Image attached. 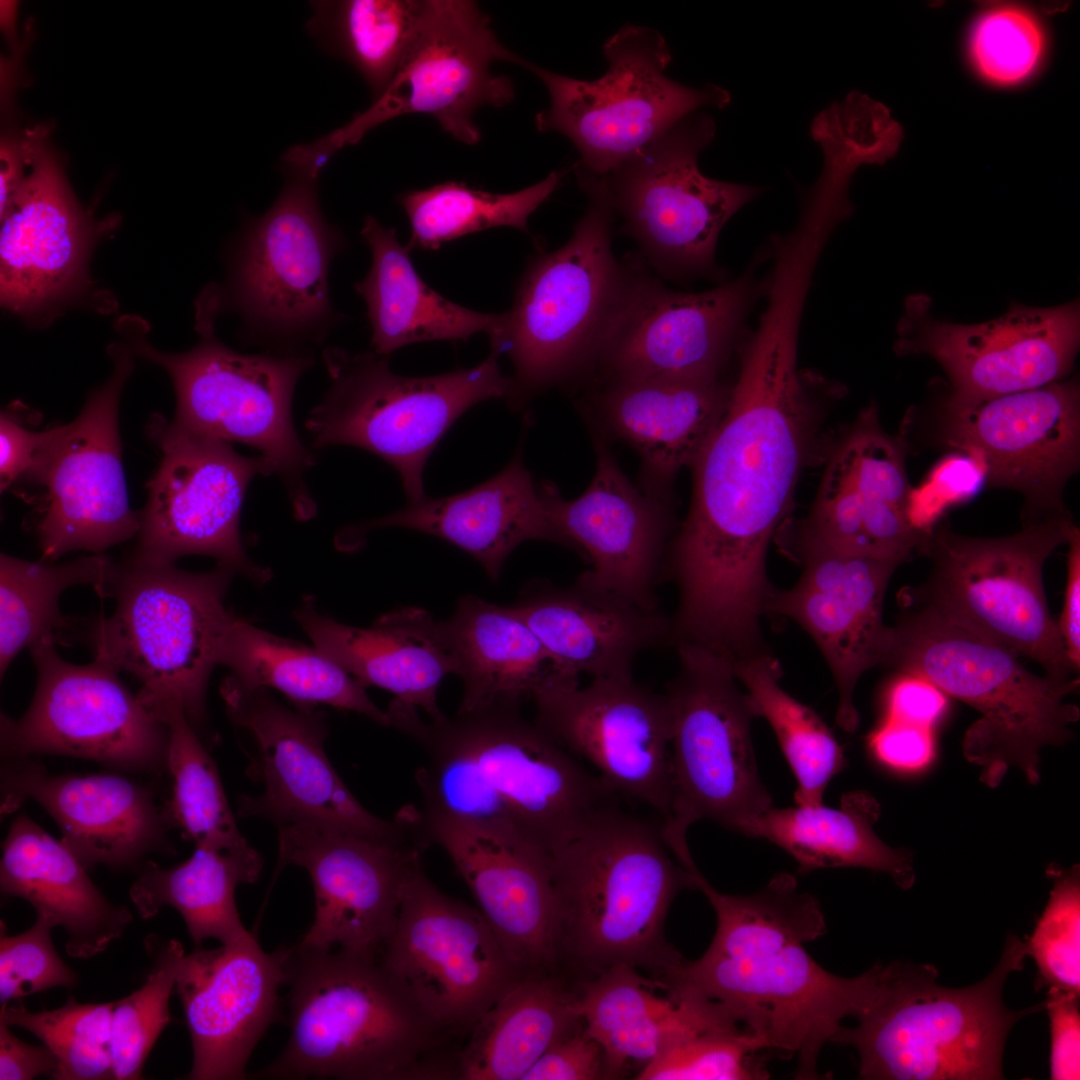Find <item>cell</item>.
Returning a JSON list of instances; mask_svg holds the SVG:
<instances>
[{
  "label": "cell",
  "mask_w": 1080,
  "mask_h": 1080,
  "mask_svg": "<svg viewBox=\"0 0 1080 1080\" xmlns=\"http://www.w3.org/2000/svg\"><path fill=\"white\" fill-rule=\"evenodd\" d=\"M825 389L796 370L787 338L767 337L746 353L728 407L692 464L691 504L668 552L686 621L724 632L760 623L775 589L768 546L810 457Z\"/></svg>",
  "instance_id": "obj_1"
},
{
  "label": "cell",
  "mask_w": 1080,
  "mask_h": 1080,
  "mask_svg": "<svg viewBox=\"0 0 1080 1080\" xmlns=\"http://www.w3.org/2000/svg\"><path fill=\"white\" fill-rule=\"evenodd\" d=\"M695 888L712 905L717 928L706 952L684 960L672 983L718 1002L759 1043L790 1059L796 1079L820 1078L819 1054L875 996L883 964L854 978L822 968L805 949L826 933L818 900L800 892L796 878L779 873L761 890L732 895L716 890L700 873Z\"/></svg>",
  "instance_id": "obj_2"
},
{
  "label": "cell",
  "mask_w": 1080,
  "mask_h": 1080,
  "mask_svg": "<svg viewBox=\"0 0 1080 1080\" xmlns=\"http://www.w3.org/2000/svg\"><path fill=\"white\" fill-rule=\"evenodd\" d=\"M387 712L425 764L415 773L421 810L510 837L549 854L574 839L616 795L553 741L520 706L457 712L424 722Z\"/></svg>",
  "instance_id": "obj_3"
},
{
  "label": "cell",
  "mask_w": 1080,
  "mask_h": 1080,
  "mask_svg": "<svg viewBox=\"0 0 1080 1080\" xmlns=\"http://www.w3.org/2000/svg\"><path fill=\"white\" fill-rule=\"evenodd\" d=\"M693 873L668 847L662 821L614 802L600 810L552 854L560 975L577 983L627 964L669 980L685 959L666 940L665 920L676 895L695 889Z\"/></svg>",
  "instance_id": "obj_4"
},
{
  "label": "cell",
  "mask_w": 1080,
  "mask_h": 1080,
  "mask_svg": "<svg viewBox=\"0 0 1080 1080\" xmlns=\"http://www.w3.org/2000/svg\"><path fill=\"white\" fill-rule=\"evenodd\" d=\"M289 1038L261 1079H457L462 1043L433 1025L379 960L296 944Z\"/></svg>",
  "instance_id": "obj_5"
},
{
  "label": "cell",
  "mask_w": 1080,
  "mask_h": 1080,
  "mask_svg": "<svg viewBox=\"0 0 1080 1080\" xmlns=\"http://www.w3.org/2000/svg\"><path fill=\"white\" fill-rule=\"evenodd\" d=\"M902 612L884 666L923 678L981 716L967 729L963 755L981 768L980 780L1000 785L1010 767L1040 781V749L1070 739L1080 718L1066 698L1079 678L1053 679L1029 671L1014 651L950 622L931 608L901 600Z\"/></svg>",
  "instance_id": "obj_6"
},
{
  "label": "cell",
  "mask_w": 1080,
  "mask_h": 1080,
  "mask_svg": "<svg viewBox=\"0 0 1080 1080\" xmlns=\"http://www.w3.org/2000/svg\"><path fill=\"white\" fill-rule=\"evenodd\" d=\"M1024 941L1008 934L1000 961L983 980L965 987L937 984L931 964L884 965L878 990L832 1043L853 1047L859 1077L869 1080L1003 1079L1007 1036L1039 1003L1011 1010L1003 1002L1008 975L1023 969Z\"/></svg>",
  "instance_id": "obj_7"
},
{
  "label": "cell",
  "mask_w": 1080,
  "mask_h": 1080,
  "mask_svg": "<svg viewBox=\"0 0 1080 1080\" xmlns=\"http://www.w3.org/2000/svg\"><path fill=\"white\" fill-rule=\"evenodd\" d=\"M588 206L570 239L529 262L512 307L489 336L491 353L514 367L512 407L597 365L629 292L638 260L619 262L612 251L615 217L603 176L576 169Z\"/></svg>",
  "instance_id": "obj_8"
},
{
  "label": "cell",
  "mask_w": 1080,
  "mask_h": 1080,
  "mask_svg": "<svg viewBox=\"0 0 1080 1080\" xmlns=\"http://www.w3.org/2000/svg\"><path fill=\"white\" fill-rule=\"evenodd\" d=\"M236 571L217 563L205 572L131 555L118 564L108 597L110 617L94 622L95 654L134 676L139 697L173 701L196 730L206 715V689L235 614L225 605Z\"/></svg>",
  "instance_id": "obj_9"
},
{
  "label": "cell",
  "mask_w": 1080,
  "mask_h": 1080,
  "mask_svg": "<svg viewBox=\"0 0 1080 1080\" xmlns=\"http://www.w3.org/2000/svg\"><path fill=\"white\" fill-rule=\"evenodd\" d=\"M1072 517L1022 525L1000 537L955 533L944 521L929 534L923 556L931 561L924 582L900 599L933 609L967 631L1025 656L1045 675L1073 678V667L1043 583V567L1067 541Z\"/></svg>",
  "instance_id": "obj_10"
},
{
  "label": "cell",
  "mask_w": 1080,
  "mask_h": 1080,
  "mask_svg": "<svg viewBox=\"0 0 1080 1080\" xmlns=\"http://www.w3.org/2000/svg\"><path fill=\"white\" fill-rule=\"evenodd\" d=\"M322 358L330 386L306 421L313 448L349 445L381 457L400 474L408 502L426 496L425 464L456 419L511 392L493 353L473 368L427 377L396 374L375 352L329 347Z\"/></svg>",
  "instance_id": "obj_11"
},
{
  "label": "cell",
  "mask_w": 1080,
  "mask_h": 1080,
  "mask_svg": "<svg viewBox=\"0 0 1080 1080\" xmlns=\"http://www.w3.org/2000/svg\"><path fill=\"white\" fill-rule=\"evenodd\" d=\"M218 314L205 295L198 306L200 340L195 347L165 353L137 337L134 351L169 374L176 392V427L257 449L284 482L296 515L306 519L316 506L304 474L315 461L294 427L292 398L313 357L239 353L217 339Z\"/></svg>",
  "instance_id": "obj_12"
},
{
  "label": "cell",
  "mask_w": 1080,
  "mask_h": 1080,
  "mask_svg": "<svg viewBox=\"0 0 1080 1080\" xmlns=\"http://www.w3.org/2000/svg\"><path fill=\"white\" fill-rule=\"evenodd\" d=\"M679 665L666 684L671 715L673 798L663 823L673 855L690 852L686 833L709 819L738 831L772 807L751 738L758 709L741 689L732 664L696 645L675 647Z\"/></svg>",
  "instance_id": "obj_13"
},
{
  "label": "cell",
  "mask_w": 1080,
  "mask_h": 1080,
  "mask_svg": "<svg viewBox=\"0 0 1080 1080\" xmlns=\"http://www.w3.org/2000/svg\"><path fill=\"white\" fill-rule=\"evenodd\" d=\"M608 67L586 81L551 72L525 60L543 82L549 105L537 113L541 132L567 137L580 154L576 168L605 176L676 122L705 106L724 108L727 90L692 88L666 76L672 61L655 29L625 25L603 45Z\"/></svg>",
  "instance_id": "obj_14"
},
{
  "label": "cell",
  "mask_w": 1080,
  "mask_h": 1080,
  "mask_svg": "<svg viewBox=\"0 0 1080 1080\" xmlns=\"http://www.w3.org/2000/svg\"><path fill=\"white\" fill-rule=\"evenodd\" d=\"M715 131L710 115L691 113L603 176L621 231L664 278L715 276L722 228L760 192L700 172L699 154Z\"/></svg>",
  "instance_id": "obj_15"
},
{
  "label": "cell",
  "mask_w": 1080,
  "mask_h": 1080,
  "mask_svg": "<svg viewBox=\"0 0 1080 1080\" xmlns=\"http://www.w3.org/2000/svg\"><path fill=\"white\" fill-rule=\"evenodd\" d=\"M285 170L287 180L275 202L243 230L227 293L217 291L216 298L220 312L234 309L257 336L291 354L302 342L321 343L340 319L331 304L328 272L346 242L323 216L318 178Z\"/></svg>",
  "instance_id": "obj_16"
},
{
  "label": "cell",
  "mask_w": 1080,
  "mask_h": 1080,
  "mask_svg": "<svg viewBox=\"0 0 1080 1080\" xmlns=\"http://www.w3.org/2000/svg\"><path fill=\"white\" fill-rule=\"evenodd\" d=\"M497 61L522 66L525 59L499 41L474 1L421 0L412 41L387 89L368 109L311 142L310 148L329 159L374 127L411 113L433 117L454 139L474 145L481 139L475 112L484 106L504 107L515 95L510 78L492 72Z\"/></svg>",
  "instance_id": "obj_17"
},
{
  "label": "cell",
  "mask_w": 1080,
  "mask_h": 1080,
  "mask_svg": "<svg viewBox=\"0 0 1080 1080\" xmlns=\"http://www.w3.org/2000/svg\"><path fill=\"white\" fill-rule=\"evenodd\" d=\"M43 638L29 651L37 670L33 699L23 716L1 715L5 760L65 755L145 773L167 769L169 732L119 677L107 658L77 665Z\"/></svg>",
  "instance_id": "obj_18"
},
{
  "label": "cell",
  "mask_w": 1080,
  "mask_h": 1080,
  "mask_svg": "<svg viewBox=\"0 0 1080 1080\" xmlns=\"http://www.w3.org/2000/svg\"><path fill=\"white\" fill-rule=\"evenodd\" d=\"M379 961L419 1011L462 1044L523 979L481 912L441 892L422 864L404 888Z\"/></svg>",
  "instance_id": "obj_19"
},
{
  "label": "cell",
  "mask_w": 1080,
  "mask_h": 1080,
  "mask_svg": "<svg viewBox=\"0 0 1080 1080\" xmlns=\"http://www.w3.org/2000/svg\"><path fill=\"white\" fill-rule=\"evenodd\" d=\"M109 353L114 362L109 379L72 422L48 430L24 478L45 488L34 520L45 561L74 550L102 554L140 529L141 512L129 506L118 424L122 388L134 366L132 351L114 344Z\"/></svg>",
  "instance_id": "obj_20"
},
{
  "label": "cell",
  "mask_w": 1080,
  "mask_h": 1080,
  "mask_svg": "<svg viewBox=\"0 0 1080 1080\" xmlns=\"http://www.w3.org/2000/svg\"><path fill=\"white\" fill-rule=\"evenodd\" d=\"M146 431L162 456L147 484L132 554L167 562L207 555L265 584L271 572L247 556L239 522L251 480L272 474L267 461L241 455L229 442L184 431L159 414L151 416Z\"/></svg>",
  "instance_id": "obj_21"
},
{
  "label": "cell",
  "mask_w": 1080,
  "mask_h": 1080,
  "mask_svg": "<svg viewBox=\"0 0 1080 1080\" xmlns=\"http://www.w3.org/2000/svg\"><path fill=\"white\" fill-rule=\"evenodd\" d=\"M925 294L909 295L897 324L894 350L927 355L949 381L944 410L1065 379L1080 345L1078 300L1053 307L1013 303L998 318L977 324L939 320Z\"/></svg>",
  "instance_id": "obj_22"
},
{
  "label": "cell",
  "mask_w": 1080,
  "mask_h": 1080,
  "mask_svg": "<svg viewBox=\"0 0 1080 1080\" xmlns=\"http://www.w3.org/2000/svg\"><path fill=\"white\" fill-rule=\"evenodd\" d=\"M221 694L231 721L254 739L256 756L249 768L263 786L258 796L243 795V818H266L277 826L317 824L393 842H415L405 813L379 818L353 796L324 750L328 727L323 711L312 705L288 708L266 688H246L232 676Z\"/></svg>",
  "instance_id": "obj_23"
},
{
  "label": "cell",
  "mask_w": 1080,
  "mask_h": 1080,
  "mask_svg": "<svg viewBox=\"0 0 1080 1080\" xmlns=\"http://www.w3.org/2000/svg\"><path fill=\"white\" fill-rule=\"evenodd\" d=\"M535 724L587 760L617 795L645 804L663 823L673 798L671 715L665 694L634 678L562 677L539 689Z\"/></svg>",
  "instance_id": "obj_24"
},
{
  "label": "cell",
  "mask_w": 1080,
  "mask_h": 1080,
  "mask_svg": "<svg viewBox=\"0 0 1080 1080\" xmlns=\"http://www.w3.org/2000/svg\"><path fill=\"white\" fill-rule=\"evenodd\" d=\"M274 878L289 865L305 869L315 895L314 919L297 943L379 960L398 918L404 888L426 850L309 823L279 826Z\"/></svg>",
  "instance_id": "obj_25"
},
{
  "label": "cell",
  "mask_w": 1080,
  "mask_h": 1080,
  "mask_svg": "<svg viewBox=\"0 0 1080 1080\" xmlns=\"http://www.w3.org/2000/svg\"><path fill=\"white\" fill-rule=\"evenodd\" d=\"M943 434L981 460L990 487L1025 496L1022 525L1070 515L1062 495L1080 466L1076 377L944 410Z\"/></svg>",
  "instance_id": "obj_26"
},
{
  "label": "cell",
  "mask_w": 1080,
  "mask_h": 1080,
  "mask_svg": "<svg viewBox=\"0 0 1080 1080\" xmlns=\"http://www.w3.org/2000/svg\"><path fill=\"white\" fill-rule=\"evenodd\" d=\"M27 167L0 210L2 305L26 318L51 312L88 286L87 262L101 231L75 198L42 127L23 134Z\"/></svg>",
  "instance_id": "obj_27"
},
{
  "label": "cell",
  "mask_w": 1080,
  "mask_h": 1080,
  "mask_svg": "<svg viewBox=\"0 0 1080 1080\" xmlns=\"http://www.w3.org/2000/svg\"><path fill=\"white\" fill-rule=\"evenodd\" d=\"M646 266L641 257L597 365L613 382L716 378L757 293L752 277L686 293Z\"/></svg>",
  "instance_id": "obj_28"
},
{
  "label": "cell",
  "mask_w": 1080,
  "mask_h": 1080,
  "mask_svg": "<svg viewBox=\"0 0 1080 1080\" xmlns=\"http://www.w3.org/2000/svg\"><path fill=\"white\" fill-rule=\"evenodd\" d=\"M794 543L802 574L792 588H775L766 614L794 620L815 641L838 690L836 723L853 733L859 725L856 685L867 670L883 665L890 648L893 629L883 622V603L902 563L841 552L798 531Z\"/></svg>",
  "instance_id": "obj_29"
},
{
  "label": "cell",
  "mask_w": 1080,
  "mask_h": 1080,
  "mask_svg": "<svg viewBox=\"0 0 1080 1080\" xmlns=\"http://www.w3.org/2000/svg\"><path fill=\"white\" fill-rule=\"evenodd\" d=\"M901 435L887 434L868 406L837 441L808 518L797 531L835 550L903 563L922 555L929 528L911 516Z\"/></svg>",
  "instance_id": "obj_30"
},
{
  "label": "cell",
  "mask_w": 1080,
  "mask_h": 1080,
  "mask_svg": "<svg viewBox=\"0 0 1080 1080\" xmlns=\"http://www.w3.org/2000/svg\"><path fill=\"white\" fill-rule=\"evenodd\" d=\"M412 819L427 848L447 853L521 977L559 974L552 855L414 805Z\"/></svg>",
  "instance_id": "obj_31"
},
{
  "label": "cell",
  "mask_w": 1080,
  "mask_h": 1080,
  "mask_svg": "<svg viewBox=\"0 0 1080 1080\" xmlns=\"http://www.w3.org/2000/svg\"><path fill=\"white\" fill-rule=\"evenodd\" d=\"M289 948L268 953L255 933L215 949L195 947L178 964L175 990L193 1050L187 1079L240 1080L279 1014Z\"/></svg>",
  "instance_id": "obj_32"
},
{
  "label": "cell",
  "mask_w": 1080,
  "mask_h": 1080,
  "mask_svg": "<svg viewBox=\"0 0 1080 1080\" xmlns=\"http://www.w3.org/2000/svg\"><path fill=\"white\" fill-rule=\"evenodd\" d=\"M27 800L39 803L81 864L115 869L138 866L152 852H172L171 825L145 786L116 774L51 775L28 758L6 760L1 770V813Z\"/></svg>",
  "instance_id": "obj_33"
},
{
  "label": "cell",
  "mask_w": 1080,
  "mask_h": 1080,
  "mask_svg": "<svg viewBox=\"0 0 1080 1080\" xmlns=\"http://www.w3.org/2000/svg\"><path fill=\"white\" fill-rule=\"evenodd\" d=\"M597 466L578 498L566 501L551 485L541 492L562 544L584 551L598 582L650 609H661L657 590L666 577L667 512L636 490L606 445L596 441Z\"/></svg>",
  "instance_id": "obj_34"
},
{
  "label": "cell",
  "mask_w": 1080,
  "mask_h": 1080,
  "mask_svg": "<svg viewBox=\"0 0 1080 1080\" xmlns=\"http://www.w3.org/2000/svg\"><path fill=\"white\" fill-rule=\"evenodd\" d=\"M512 607L557 663L578 676L633 678L642 652L672 646L670 616L605 586L588 571L568 586L529 583Z\"/></svg>",
  "instance_id": "obj_35"
},
{
  "label": "cell",
  "mask_w": 1080,
  "mask_h": 1080,
  "mask_svg": "<svg viewBox=\"0 0 1080 1080\" xmlns=\"http://www.w3.org/2000/svg\"><path fill=\"white\" fill-rule=\"evenodd\" d=\"M574 986L576 1011L604 1051L607 1079L619 1078L629 1062L644 1066L691 1035L742 1027L698 991L646 977L627 964Z\"/></svg>",
  "instance_id": "obj_36"
},
{
  "label": "cell",
  "mask_w": 1080,
  "mask_h": 1080,
  "mask_svg": "<svg viewBox=\"0 0 1080 1080\" xmlns=\"http://www.w3.org/2000/svg\"><path fill=\"white\" fill-rule=\"evenodd\" d=\"M294 617L314 646L365 688L391 692V704L423 710L430 720L445 715L437 703L442 679L457 665L426 610L406 607L382 615L368 628L336 621L303 599Z\"/></svg>",
  "instance_id": "obj_37"
},
{
  "label": "cell",
  "mask_w": 1080,
  "mask_h": 1080,
  "mask_svg": "<svg viewBox=\"0 0 1080 1080\" xmlns=\"http://www.w3.org/2000/svg\"><path fill=\"white\" fill-rule=\"evenodd\" d=\"M403 527L424 532L472 555L496 581L508 555L528 540L560 545L541 489H537L521 456L496 476L460 494L423 497L394 513L362 522L342 533L343 546L356 545L371 529Z\"/></svg>",
  "instance_id": "obj_38"
},
{
  "label": "cell",
  "mask_w": 1080,
  "mask_h": 1080,
  "mask_svg": "<svg viewBox=\"0 0 1080 1080\" xmlns=\"http://www.w3.org/2000/svg\"><path fill=\"white\" fill-rule=\"evenodd\" d=\"M86 871L62 840L25 813L14 819L2 843L1 892L26 900L36 916L63 927L65 950L79 959L104 951L133 919L126 906L102 894Z\"/></svg>",
  "instance_id": "obj_39"
},
{
  "label": "cell",
  "mask_w": 1080,
  "mask_h": 1080,
  "mask_svg": "<svg viewBox=\"0 0 1080 1080\" xmlns=\"http://www.w3.org/2000/svg\"><path fill=\"white\" fill-rule=\"evenodd\" d=\"M438 627L463 682L458 712L521 706L549 682L579 677L557 663L512 606L467 595Z\"/></svg>",
  "instance_id": "obj_40"
},
{
  "label": "cell",
  "mask_w": 1080,
  "mask_h": 1080,
  "mask_svg": "<svg viewBox=\"0 0 1080 1080\" xmlns=\"http://www.w3.org/2000/svg\"><path fill=\"white\" fill-rule=\"evenodd\" d=\"M731 392L717 377L612 382L600 404L611 428L638 451L649 475L665 483L692 466L722 419Z\"/></svg>",
  "instance_id": "obj_41"
},
{
  "label": "cell",
  "mask_w": 1080,
  "mask_h": 1080,
  "mask_svg": "<svg viewBox=\"0 0 1080 1080\" xmlns=\"http://www.w3.org/2000/svg\"><path fill=\"white\" fill-rule=\"evenodd\" d=\"M361 234L371 249L372 265L354 288L367 306L373 352L388 356L411 343L466 340L479 332L491 336L497 330L501 314L462 307L430 288L418 275L411 251L400 244L395 229L369 215Z\"/></svg>",
  "instance_id": "obj_42"
},
{
  "label": "cell",
  "mask_w": 1080,
  "mask_h": 1080,
  "mask_svg": "<svg viewBox=\"0 0 1080 1080\" xmlns=\"http://www.w3.org/2000/svg\"><path fill=\"white\" fill-rule=\"evenodd\" d=\"M881 808L868 792L856 790L841 798L839 808L770 807L746 821L738 832L766 839L788 852L800 873L815 869L862 867L889 874L909 889L915 882L913 858L904 849L886 845L873 831Z\"/></svg>",
  "instance_id": "obj_43"
},
{
  "label": "cell",
  "mask_w": 1080,
  "mask_h": 1080,
  "mask_svg": "<svg viewBox=\"0 0 1080 1080\" xmlns=\"http://www.w3.org/2000/svg\"><path fill=\"white\" fill-rule=\"evenodd\" d=\"M583 1023L564 976L524 978L477 1022L458 1057L459 1080H521L558 1039Z\"/></svg>",
  "instance_id": "obj_44"
},
{
  "label": "cell",
  "mask_w": 1080,
  "mask_h": 1080,
  "mask_svg": "<svg viewBox=\"0 0 1080 1080\" xmlns=\"http://www.w3.org/2000/svg\"><path fill=\"white\" fill-rule=\"evenodd\" d=\"M262 866L253 847L227 851L195 846L187 860L170 868L146 861L130 888V899L143 919L166 906L176 909L195 947L210 938L231 943L250 933L237 909L236 888L254 883Z\"/></svg>",
  "instance_id": "obj_45"
},
{
  "label": "cell",
  "mask_w": 1080,
  "mask_h": 1080,
  "mask_svg": "<svg viewBox=\"0 0 1080 1080\" xmlns=\"http://www.w3.org/2000/svg\"><path fill=\"white\" fill-rule=\"evenodd\" d=\"M218 664L246 688H275L295 704H326L390 727L386 711L366 688L315 646L266 632L237 615L220 645Z\"/></svg>",
  "instance_id": "obj_46"
},
{
  "label": "cell",
  "mask_w": 1080,
  "mask_h": 1080,
  "mask_svg": "<svg viewBox=\"0 0 1080 1080\" xmlns=\"http://www.w3.org/2000/svg\"><path fill=\"white\" fill-rule=\"evenodd\" d=\"M118 564L102 554L54 564L29 561L2 553L0 557V674L15 656L43 638L69 644L73 619L61 613V594L69 587L89 585L108 597Z\"/></svg>",
  "instance_id": "obj_47"
},
{
  "label": "cell",
  "mask_w": 1080,
  "mask_h": 1080,
  "mask_svg": "<svg viewBox=\"0 0 1080 1080\" xmlns=\"http://www.w3.org/2000/svg\"><path fill=\"white\" fill-rule=\"evenodd\" d=\"M420 4L421 0L312 1L306 29L360 74L375 101L403 61Z\"/></svg>",
  "instance_id": "obj_48"
},
{
  "label": "cell",
  "mask_w": 1080,
  "mask_h": 1080,
  "mask_svg": "<svg viewBox=\"0 0 1080 1080\" xmlns=\"http://www.w3.org/2000/svg\"><path fill=\"white\" fill-rule=\"evenodd\" d=\"M142 703L169 732L167 770L172 795L164 808L171 825L195 846L227 851L250 848L237 827L217 767L182 708L167 700Z\"/></svg>",
  "instance_id": "obj_49"
},
{
  "label": "cell",
  "mask_w": 1080,
  "mask_h": 1080,
  "mask_svg": "<svg viewBox=\"0 0 1080 1080\" xmlns=\"http://www.w3.org/2000/svg\"><path fill=\"white\" fill-rule=\"evenodd\" d=\"M732 666L738 681L753 699L759 717L771 726L795 775L796 804H821L830 780L846 766L843 751L831 730L814 710L781 687L783 671L772 653Z\"/></svg>",
  "instance_id": "obj_50"
},
{
  "label": "cell",
  "mask_w": 1080,
  "mask_h": 1080,
  "mask_svg": "<svg viewBox=\"0 0 1080 1080\" xmlns=\"http://www.w3.org/2000/svg\"><path fill=\"white\" fill-rule=\"evenodd\" d=\"M560 181L561 174L553 171L542 181L509 194L477 190L454 181L407 191L398 197L411 224L407 247L410 251L435 250L444 242L498 226L528 233L529 216Z\"/></svg>",
  "instance_id": "obj_51"
},
{
  "label": "cell",
  "mask_w": 1080,
  "mask_h": 1080,
  "mask_svg": "<svg viewBox=\"0 0 1080 1080\" xmlns=\"http://www.w3.org/2000/svg\"><path fill=\"white\" fill-rule=\"evenodd\" d=\"M114 1002L79 1003L72 997L57 1009L28 1010L22 1002L1 1005L0 1018L42 1041L54 1054L57 1080L114 1079L111 1023Z\"/></svg>",
  "instance_id": "obj_52"
},
{
  "label": "cell",
  "mask_w": 1080,
  "mask_h": 1080,
  "mask_svg": "<svg viewBox=\"0 0 1080 1080\" xmlns=\"http://www.w3.org/2000/svg\"><path fill=\"white\" fill-rule=\"evenodd\" d=\"M152 965L145 983L114 1002L111 1053L116 1080H135L162 1031L172 1021L169 999L175 989L183 945L151 935L145 940Z\"/></svg>",
  "instance_id": "obj_53"
},
{
  "label": "cell",
  "mask_w": 1080,
  "mask_h": 1080,
  "mask_svg": "<svg viewBox=\"0 0 1080 1080\" xmlns=\"http://www.w3.org/2000/svg\"><path fill=\"white\" fill-rule=\"evenodd\" d=\"M758 1041L743 1027L691 1035L668 1047L636 1075L638 1080H749L769 1077L754 1054Z\"/></svg>",
  "instance_id": "obj_54"
},
{
  "label": "cell",
  "mask_w": 1080,
  "mask_h": 1080,
  "mask_svg": "<svg viewBox=\"0 0 1080 1080\" xmlns=\"http://www.w3.org/2000/svg\"><path fill=\"white\" fill-rule=\"evenodd\" d=\"M1050 898L1030 936L1026 955L1037 966L1036 989L1080 995V875L1078 865L1057 873Z\"/></svg>",
  "instance_id": "obj_55"
},
{
  "label": "cell",
  "mask_w": 1080,
  "mask_h": 1080,
  "mask_svg": "<svg viewBox=\"0 0 1080 1080\" xmlns=\"http://www.w3.org/2000/svg\"><path fill=\"white\" fill-rule=\"evenodd\" d=\"M1044 34L1036 17L1018 5L989 7L976 18L969 51L977 72L996 85H1014L1038 66Z\"/></svg>",
  "instance_id": "obj_56"
},
{
  "label": "cell",
  "mask_w": 1080,
  "mask_h": 1080,
  "mask_svg": "<svg viewBox=\"0 0 1080 1080\" xmlns=\"http://www.w3.org/2000/svg\"><path fill=\"white\" fill-rule=\"evenodd\" d=\"M54 927L48 919L37 916L28 930L8 936L5 923L1 921V1005L53 987L76 985L77 974L59 956L53 944L51 930Z\"/></svg>",
  "instance_id": "obj_57"
},
{
  "label": "cell",
  "mask_w": 1080,
  "mask_h": 1080,
  "mask_svg": "<svg viewBox=\"0 0 1080 1080\" xmlns=\"http://www.w3.org/2000/svg\"><path fill=\"white\" fill-rule=\"evenodd\" d=\"M607 1079L605 1055L584 1023L554 1042L521 1080Z\"/></svg>",
  "instance_id": "obj_58"
},
{
  "label": "cell",
  "mask_w": 1080,
  "mask_h": 1080,
  "mask_svg": "<svg viewBox=\"0 0 1080 1080\" xmlns=\"http://www.w3.org/2000/svg\"><path fill=\"white\" fill-rule=\"evenodd\" d=\"M1050 1021V1078H1080L1079 995L1049 988L1044 1001Z\"/></svg>",
  "instance_id": "obj_59"
},
{
  "label": "cell",
  "mask_w": 1080,
  "mask_h": 1080,
  "mask_svg": "<svg viewBox=\"0 0 1080 1080\" xmlns=\"http://www.w3.org/2000/svg\"><path fill=\"white\" fill-rule=\"evenodd\" d=\"M946 707V694L938 687L923 678L902 674L889 691L887 719L931 729Z\"/></svg>",
  "instance_id": "obj_60"
},
{
  "label": "cell",
  "mask_w": 1080,
  "mask_h": 1080,
  "mask_svg": "<svg viewBox=\"0 0 1080 1080\" xmlns=\"http://www.w3.org/2000/svg\"><path fill=\"white\" fill-rule=\"evenodd\" d=\"M871 746L885 764L899 770H917L933 756L930 729L890 719L874 733Z\"/></svg>",
  "instance_id": "obj_61"
},
{
  "label": "cell",
  "mask_w": 1080,
  "mask_h": 1080,
  "mask_svg": "<svg viewBox=\"0 0 1080 1080\" xmlns=\"http://www.w3.org/2000/svg\"><path fill=\"white\" fill-rule=\"evenodd\" d=\"M48 431L26 429L10 415L0 419V486L1 491L24 479L35 465Z\"/></svg>",
  "instance_id": "obj_62"
},
{
  "label": "cell",
  "mask_w": 1080,
  "mask_h": 1080,
  "mask_svg": "<svg viewBox=\"0 0 1080 1080\" xmlns=\"http://www.w3.org/2000/svg\"><path fill=\"white\" fill-rule=\"evenodd\" d=\"M9 1026L0 1018V1079L30 1080L40 1075L54 1079L58 1062L49 1048L23 1042Z\"/></svg>",
  "instance_id": "obj_63"
},
{
  "label": "cell",
  "mask_w": 1080,
  "mask_h": 1080,
  "mask_svg": "<svg viewBox=\"0 0 1080 1080\" xmlns=\"http://www.w3.org/2000/svg\"><path fill=\"white\" fill-rule=\"evenodd\" d=\"M1067 579L1064 604L1058 628L1067 655L1079 673L1080 669V531L1070 522L1067 529Z\"/></svg>",
  "instance_id": "obj_64"
}]
</instances>
